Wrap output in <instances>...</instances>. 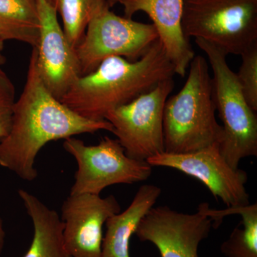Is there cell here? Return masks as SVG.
Masks as SVG:
<instances>
[{
  "label": "cell",
  "mask_w": 257,
  "mask_h": 257,
  "mask_svg": "<svg viewBox=\"0 0 257 257\" xmlns=\"http://www.w3.org/2000/svg\"><path fill=\"white\" fill-rule=\"evenodd\" d=\"M34 227L30 248L23 257H70L63 241V224L57 211L51 209L35 195L19 189Z\"/></svg>",
  "instance_id": "cell-15"
},
{
  "label": "cell",
  "mask_w": 257,
  "mask_h": 257,
  "mask_svg": "<svg viewBox=\"0 0 257 257\" xmlns=\"http://www.w3.org/2000/svg\"><path fill=\"white\" fill-rule=\"evenodd\" d=\"M122 1L123 0H111L110 8H111V7L114 6L115 5L120 4V3H121Z\"/></svg>",
  "instance_id": "cell-23"
},
{
  "label": "cell",
  "mask_w": 257,
  "mask_h": 257,
  "mask_svg": "<svg viewBox=\"0 0 257 257\" xmlns=\"http://www.w3.org/2000/svg\"><path fill=\"white\" fill-rule=\"evenodd\" d=\"M174 87V78L165 79L106 115L112 133L130 158L147 161L165 152L164 109Z\"/></svg>",
  "instance_id": "cell-8"
},
{
  "label": "cell",
  "mask_w": 257,
  "mask_h": 257,
  "mask_svg": "<svg viewBox=\"0 0 257 257\" xmlns=\"http://www.w3.org/2000/svg\"><path fill=\"white\" fill-rule=\"evenodd\" d=\"M184 3V0H123L120 3L126 18H132L138 12L150 17L175 74L182 77L195 56L182 29Z\"/></svg>",
  "instance_id": "cell-13"
},
{
  "label": "cell",
  "mask_w": 257,
  "mask_h": 257,
  "mask_svg": "<svg viewBox=\"0 0 257 257\" xmlns=\"http://www.w3.org/2000/svg\"><path fill=\"white\" fill-rule=\"evenodd\" d=\"M40 30L35 47L37 67L44 84L60 100L82 76L75 49L59 23L55 7L50 0H36Z\"/></svg>",
  "instance_id": "cell-11"
},
{
  "label": "cell",
  "mask_w": 257,
  "mask_h": 257,
  "mask_svg": "<svg viewBox=\"0 0 257 257\" xmlns=\"http://www.w3.org/2000/svg\"><path fill=\"white\" fill-rule=\"evenodd\" d=\"M236 78L248 105L257 111V43L243 52Z\"/></svg>",
  "instance_id": "cell-19"
},
{
  "label": "cell",
  "mask_w": 257,
  "mask_h": 257,
  "mask_svg": "<svg viewBox=\"0 0 257 257\" xmlns=\"http://www.w3.org/2000/svg\"><path fill=\"white\" fill-rule=\"evenodd\" d=\"M203 211L210 216L216 227L221 224L223 218L231 214H239L241 224L236 226L229 238L221 243V251L226 257H257V204L241 207H227L216 210L204 204Z\"/></svg>",
  "instance_id": "cell-16"
},
{
  "label": "cell",
  "mask_w": 257,
  "mask_h": 257,
  "mask_svg": "<svg viewBox=\"0 0 257 257\" xmlns=\"http://www.w3.org/2000/svg\"><path fill=\"white\" fill-rule=\"evenodd\" d=\"M6 62V58L4 55V42L0 40V67Z\"/></svg>",
  "instance_id": "cell-22"
},
{
  "label": "cell",
  "mask_w": 257,
  "mask_h": 257,
  "mask_svg": "<svg viewBox=\"0 0 257 257\" xmlns=\"http://www.w3.org/2000/svg\"><path fill=\"white\" fill-rule=\"evenodd\" d=\"M182 29L187 39L241 55L257 43V0H184Z\"/></svg>",
  "instance_id": "cell-5"
},
{
  "label": "cell",
  "mask_w": 257,
  "mask_h": 257,
  "mask_svg": "<svg viewBox=\"0 0 257 257\" xmlns=\"http://www.w3.org/2000/svg\"><path fill=\"white\" fill-rule=\"evenodd\" d=\"M162 189L153 184H143L131 204L122 212L108 218L103 237L101 257H130V240L140 221L157 202Z\"/></svg>",
  "instance_id": "cell-14"
},
{
  "label": "cell",
  "mask_w": 257,
  "mask_h": 257,
  "mask_svg": "<svg viewBox=\"0 0 257 257\" xmlns=\"http://www.w3.org/2000/svg\"><path fill=\"white\" fill-rule=\"evenodd\" d=\"M108 2H109V6H110V2H111V0H108Z\"/></svg>",
  "instance_id": "cell-24"
},
{
  "label": "cell",
  "mask_w": 257,
  "mask_h": 257,
  "mask_svg": "<svg viewBox=\"0 0 257 257\" xmlns=\"http://www.w3.org/2000/svg\"><path fill=\"white\" fill-rule=\"evenodd\" d=\"M63 147L78 165L70 194L100 195L109 186L144 182L152 173L147 161L130 158L117 140L108 137L92 146L72 137L64 140Z\"/></svg>",
  "instance_id": "cell-6"
},
{
  "label": "cell",
  "mask_w": 257,
  "mask_h": 257,
  "mask_svg": "<svg viewBox=\"0 0 257 257\" xmlns=\"http://www.w3.org/2000/svg\"><path fill=\"white\" fill-rule=\"evenodd\" d=\"M187 81L166 101L163 114L165 152L183 154L220 144L224 132L216 119L212 79L207 60L194 56Z\"/></svg>",
  "instance_id": "cell-3"
},
{
  "label": "cell",
  "mask_w": 257,
  "mask_h": 257,
  "mask_svg": "<svg viewBox=\"0 0 257 257\" xmlns=\"http://www.w3.org/2000/svg\"><path fill=\"white\" fill-rule=\"evenodd\" d=\"M40 23L36 0H0V40L37 47Z\"/></svg>",
  "instance_id": "cell-17"
},
{
  "label": "cell",
  "mask_w": 257,
  "mask_h": 257,
  "mask_svg": "<svg viewBox=\"0 0 257 257\" xmlns=\"http://www.w3.org/2000/svg\"><path fill=\"white\" fill-rule=\"evenodd\" d=\"M147 162L152 167H170L198 179L227 207L250 204L245 187L247 173L239 168L234 170L227 163L221 155L219 144L188 153L164 152Z\"/></svg>",
  "instance_id": "cell-9"
},
{
  "label": "cell",
  "mask_w": 257,
  "mask_h": 257,
  "mask_svg": "<svg viewBox=\"0 0 257 257\" xmlns=\"http://www.w3.org/2000/svg\"><path fill=\"white\" fill-rule=\"evenodd\" d=\"M5 231L3 229V221L0 219V252L3 250V246H4L5 239Z\"/></svg>",
  "instance_id": "cell-21"
},
{
  "label": "cell",
  "mask_w": 257,
  "mask_h": 257,
  "mask_svg": "<svg viewBox=\"0 0 257 257\" xmlns=\"http://www.w3.org/2000/svg\"><path fill=\"white\" fill-rule=\"evenodd\" d=\"M157 40L158 34L153 24L119 16L106 8L90 22L75 48L81 73H90L110 57L137 61Z\"/></svg>",
  "instance_id": "cell-7"
},
{
  "label": "cell",
  "mask_w": 257,
  "mask_h": 257,
  "mask_svg": "<svg viewBox=\"0 0 257 257\" xmlns=\"http://www.w3.org/2000/svg\"><path fill=\"white\" fill-rule=\"evenodd\" d=\"M60 14L62 29L74 49L96 15L111 8L108 0H50Z\"/></svg>",
  "instance_id": "cell-18"
},
{
  "label": "cell",
  "mask_w": 257,
  "mask_h": 257,
  "mask_svg": "<svg viewBox=\"0 0 257 257\" xmlns=\"http://www.w3.org/2000/svg\"><path fill=\"white\" fill-rule=\"evenodd\" d=\"M195 43L207 55L212 72L213 98L222 121L224 137L219 145L223 157L233 169L243 158L257 156V116L243 96L227 54L204 40Z\"/></svg>",
  "instance_id": "cell-4"
},
{
  "label": "cell",
  "mask_w": 257,
  "mask_h": 257,
  "mask_svg": "<svg viewBox=\"0 0 257 257\" xmlns=\"http://www.w3.org/2000/svg\"><path fill=\"white\" fill-rule=\"evenodd\" d=\"M104 130L112 133L106 120L82 117L53 96L44 84L32 48L26 82L15 103L9 133L0 141V166L23 180L37 179L35 160L47 144L81 134Z\"/></svg>",
  "instance_id": "cell-1"
},
{
  "label": "cell",
  "mask_w": 257,
  "mask_h": 257,
  "mask_svg": "<svg viewBox=\"0 0 257 257\" xmlns=\"http://www.w3.org/2000/svg\"><path fill=\"white\" fill-rule=\"evenodd\" d=\"M15 101L14 84L0 68V141L9 133Z\"/></svg>",
  "instance_id": "cell-20"
},
{
  "label": "cell",
  "mask_w": 257,
  "mask_h": 257,
  "mask_svg": "<svg viewBox=\"0 0 257 257\" xmlns=\"http://www.w3.org/2000/svg\"><path fill=\"white\" fill-rule=\"evenodd\" d=\"M214 224V219L199 207L197 212L185 214L159 206L144 216L135 234L140 241L153 243L161 257H199V244Z\"/></svg>",
  "instance_id": "cell-10"
},
{
  "label": "cell",
  "mask_w": 257,
  "mask_h": 257,
  "mask_svg": "<svg viewBox=\"0 0 257 257\" xmlns=\"http://www.w3.org/2000/svg\"><path fill=\"white\" fill-rule=\"evenodd\" d=\"M175 74L173 64L157 40L137 61L120 57L103 61L93 72L79 77L60 101L82 117L100 121L109 111Z\"/></svg>",
  "instance_id": "cell-2"
},
{
  "label": "cell",
  "mask_w": 257,
  "mask_h": 257,
  "mask_svg": "<svg viewBox=\"0 0 257 257\" xmlns=\"http://www.w3.org/2000/svg\"><path fill=\"white\" fill-rule=\"evenodd\" d=\"M114 196L69 194L62 207L63 241L70 257H101L103 227L108 218L120 212Z\"/></svg>",
  "instance_id": "cell-12"
}]
</instances>
